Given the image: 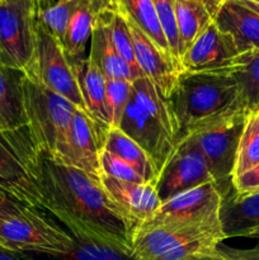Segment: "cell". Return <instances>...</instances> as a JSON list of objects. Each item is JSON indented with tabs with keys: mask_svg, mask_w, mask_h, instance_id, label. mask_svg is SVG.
I'll return each instance as SVG.
<instances>
[{
	"mask_svg": "<svg viewBox=\"0 0 259 260\" xmlns=\"http://www.w3.org/2000/svg\"><path fill=\"white\" fill-rule=\"evenodd\" d=\"M40 169L43 211L63 223L74 238L131 246V228L108 200L99 180L45 154H41Z\"/></svg>",
	"mask_w": 259,
	"mask_h": 260,
	"instance_id": "obj_1",
	"label": "cell"
},
{
	"mask_svg": "<svg viewBox=\"0 0 259 260\" xmlns=\"http://www.w3.org/2000/svg\"><path fill=\"white\" fill-rule=\"evenodd\" d=\"M179 144L196 132L245 112L240 88L231 73H182L169 99Z\"/></svg>",
	"mask_w": 259,
	"mask_h": 260,
	"instance_id": "obj_2",
	"label": "cell"
},
{
	"mask_svg": "<svg viewBox=\"0 0 259 260\" xmlns=\"http://www.w3.org/2000/svg\"><path fill=\"white\" fill-rule=\"evenodd\" d=\"M119 128L147 152L157 173L179 146L178 124L169 101L145 76L132 81L131 98Z\"/></svg>",
	"mask_w": 259,
	"mask_h": 260,
	"instance_id": "obj_3",
	"label": "cell"
},
{
	"mask_svg": "<svg viewBox=\"0 0 259 260\" xmlns=\"http://www.w3.org/2000/svg\"><path fill=\"white\" fill-rule=\"evenodd\" d=\"M27 127L41 154L71 165L70 128L76 108L35 76L23 80Z\"/></svg>",
	"mask_w": 259,
	"mask_h": 260,
	"instance_id": "obj_4",
	"label": "cell"
},
{
	"mask_svg": "<svg viewBox=\"0 0 259 260\" xmlns=\"http://www.w3.org/2000/svg\"><path fill=\"white\" fill-rule=\"evenodd\" d=\"M226 240L221 222L190 228H137L131 238L135 260H221Z\"/></svg>",
	"mask_w": 259,
	"mask_h": 260,
	"instance_id": "obj_5",
	"label": "cell"
},
{
	"mask_svg": "<svg viewBox=\"0 0 259 260\" xmlns=\"http://www.w3.org/2000/svg\"><path fill=\"white\" fill-rule=\"evenodd\" d=\"M41 152L28 127L0 131V189L23 205L43 211Z\"/></svg>",
	"mask_w": 259,
	"mask_h": 260,
	"instance_id": "obj_6",
	"label": "cell"
},
{
	"mask_svg": "<svg viewBox=\"0 0 259 260\" xmlns=\"http://www.w3.org/2000/svg\"><path fill=\"white\" fill-rule=\"evenodd\" d=\"M245 118V112H239L188 137L202 154L222 198L234 189V169Z\"/></svg>",
	"mask_w": 259,
	"mask_h": 260,
	"instance_id": "obj_7",
	"label": "cell"
},
{
	"mask_svg": "<svg viewBox=\"0 0 259 260\" xmlns=\"http://www.w3.org/2000/svg\"><path fill=\"white\" fill-rule=\"evenodd\" d=\"M33 0L0 2V63L29 75L36 63Z\"/></svg>",
	"mask_w": 259,
	"mask_h": 260,
	"instance_id": "obj_8",
	"label": "cell"
},
{
	"mask_svg": "<svg viewBox=\"0 0 259 260\" xmlns=\"http://www.w3.org/2000/svg\"><path fill=\"white\" fill-rule=\"evenodd\" d=\"M0 236L8 250L17 253L61 255L74 246L73 235L48 220L46 212L36 208H28L18 217L3 220Z\"/></svg>",
	"mask_w": 259,
	"mask_h": 260,
	"instance_id": "obj_9",
	"label": "cell"
},
{
	"mask_svg": "<svg viewBox=\"0 0 259 260\" xmlns=\"http://www.w3.org/2000/svg\"><path fill=\"white\" fill-rule=\"evenodd\" d=\"M222 196L210 182L161 202L152 217L139 228H190L221 222Z\"/></svg>",
	"mask_w": 259,
	"mask_h": 260,
	"instance_id": "obj_10",
	"label": "cell"
},
{
	"mask_svg": "<svg viewBox=\"0 0 259 260\" xmlns=\"http://www.w3.org/2000/svg\"><path fill=\"white\" fill-rule=\"evenodd\" d=\"M36 41L35 70L27 76H35L51 90L71 102L76 108L86 112L73 65L60 41L37 22Z\"/></svg>",
	"mask_w": 259,
	"mask_h": 260,
	"instance_id": "obj_11",
	"label": "cell"
},
{
	"mask_svg": "<svg viewBox=\"0 0 259 260\" xmlns=\"http://www.w3.org/2000/svg\"><path fill=\"white\" fill-rule=\"evenodd\" d=\"M230 35L211 23L180 58L182 73H231L240 58Z\"/></svg>",
	"mask_w": 259,
	"mask_h": 260,
	"instance_id": "obj_12",
	"label": "cell"
},
{
	"mask_svg": "<svg viewBox=\"0 0 259 260\" xmlns=\"http://www.w3.org/2000/svg\"><path fill=\"white\" fill-rule=\"evenodd\" d=\"M213 182L202 154L190 139L183 140L157 177L156 188L160 202L185 190Z\"/></svg>",
	"mask_w": 259,
	"mask_h": 260,
	"instance_id": "obj_13",
	"label": "cell"
},
{
	"mask_svg": "<svg viewBox=\"0 0 259 260\" xmlns=\"http://www.w3.org/2000/svg\"><path fill=\"white\" fill-rule=\"evenodd\" d=\"M99 183L119 215L131 228L132 234L152 217L161 202L152 183H130L99 175Z\"/></svg>",
	"mask_w": 259,
	"mask_h": 260,
	"instance_id": "obj_14",
	"label": "cell"
},
{
	"mask_svg": "<svg viewBox=\"0 0 259 260\" xmlns=\"http://www.w3.org/2000/svg\"><path fill=\"white\" fill-rule=\"evenodd\" d=\"M126 18L134 38L137 65L142 71V75L152 81L165 99H169L177 88L180 71L172 58L161 52L128 17Z\"/></svg>",
	"mask_w": 259,
	"mask_h": 260,
	"instance_id": "obj_15",
	"label": "cell"
},
{
	"mask_svg": "<svg viewBox=\"0 0 259 260\" xmlns=\"http://www.w3.org/2000/svg\"><path fill=\"white\" fill-rule=\"evenodd\" d=\"M107 128L96 123L86 112L76 109L70 128L71 167L99 180V156L103 150Z\"/></svg>",
	"mask_w": 259,
	"mask_h": 260,
	"instance_id": "obj_16",
	"label": "cell"
},
{
	"mask_svg": "<svg viewBox=\"0 0 259 260\" xmlns=\"http://www.w3.org/2000/svg\"><path fill=\"white\" fill-rule=\"evenodd\" d=\"M220 221L225 239L253 238L259 240V192L231 190L222 198Z\"/></svg>",
	"mask_w": 259,
	"mask_h": 260,
	"instance_id": "obj_17",
	"label": "cell"
},
{
	"mask_svg": "<svg viewBox=\"0 0 259 260\" xmlns=\"http://www.w3.org/2000/svg\"><path fill=\"white\" fill-rule=\"evenodd\" d=\"M112 12H102L95 15L88 55L93 58L107 79L135 81L131 68L114 46L112 37Z\"/></svg>",
	"mask_w": 259,
	"mask_h": 260,
	"instance_id": "obj_18",
	"label": "cell"
},
{
	"mask_svg": "<svg viewBox=\"0 0 259 260\" xmlns=\"http://www.w3.org/2000/svg\"><path fill=\"white\" fill-rule=\"evenodd\" d=\"M213 22L231 36L240 55L259 51V14L239 0H225Z\"/></svg>",
	"mask_w": 259,
	"mask_h": 260,
	"instance_id": "obj_19",
	"label": "cell"
},
{
	"mask_svg": "<svg viewBox=\"0 0 259 260\" xmlns=\"http://www.w3.org/2000/svg\"><path fill=\"white\" fill-rule=\"evenodd\" d=\"M70 62L78 80L86 112L96 123L108 129L109 117L106 98L107 78L89 55L78 60H70Z\"/></svg>",
	"mask_w": 259,
	"mask_h": 260,
	"instance_id": "obj_20",
	"label": "cell"
},
{
	"mask_svg": "<svg viewBox=\"0 0 259 260\" xmlns=\"http://www.w3.org/2000/svg\"><path fill=\"white\" fill-rule=\"evenodd\" d=\"M223 2L220 0H177L178 33H179L180 55L192 46L201 33L215 20L216 14Z\"/></svg>",
	"mask_w": 259,
	"mask_h": 260,
	"instance_id": "obj_21",
	"label": "cell"
},
{
	"mask_svg": "<svg viewBox=\"0 0 259 260\" xmlns=\"http://www.w3.org/2000/svg\"><path fill=\"white\" fill-rule=\"evenodd\" d=\"M25 74L0 63V131H15L27 127L23 80Z\"/></svg>",
	"mask_w": 259,
	"mask_h": 260,
	"instance_id": "obj_22",
	"label": "cell"
},
{
	"mask_svg": "<svg viewBox=\"0 0 259 260\" xmlns=\"http://www.w3.org/2000/svg\"><path fill=\"white\" fill-rule=\"evenodd\" d=\"M103 149L117 155L123 161L131 165L145 182L156 184L159 173L152 159L135 140L127 136L121 128L109 127L107 129Z\"/></svg>",
	"mask_w": 259,
	"mask_h": 260,
	"instance_id": "obj_23",
	"label": "cell"
},
{
	"mask_svg": "<svg viewBox=\"0 0 259 260\" xmlns=\"http://www.w3.org/2000/svg\"><path fill=\"white\" fill-rule=\"evenodd\" d=\"M29 255L33 260H135L131 246L89 238H74L71 250L61 255Z\"/></svg>",
	"mask_w": 259,
	"mask_h": 260,
	"instance_id": "obj_24",
	"label": "cell"
},
{
	"mask_svg": "<svg viewBox=\"0 0 259 260\" xmlns=\"http://www.w3.org/2000/svg\"><path fill=\"white\" fill-rule=\"evenodd\" d=\"M94 20H95V13L89 0H81L69 22L65 36L61 42L69 60L86 57L85 47L88 40L91 38Z\"/></svg>",
	"mask_w": 259,
	"mask_h": 260,
	"instance_id": "obj_25",
	"label": "cell"
},
{
	"mask_svg": "<svg viewBox=\"0 0 259 260\" xmlns=\"http://www.w3.org/2000/svg\"><path fill=\"white\" fill-rule=\"evenodd\" d=\"M123 7L124 15L128 17L157 46L161 52L172 58L169 46L157 19L152 0H123Z\"/></svg>",
	"mask_w": 259,
	"mask_h": 260,
	"instance_id": "obj_26",
	"label": "cell"
},
{
	"mask_svg": "<svg viewBox=\"0 0 259 260\" xmlns=\"http://www.w3.org/2000/svg\"><path fill=\"white\" fill-rule=\"evenodd\" d=\"M240 88L241 102L246 114H259V55L244 53L233 70Z\"/></svg>",
	"mask_w": 259,
	"mask_h": 260,
	"instance_id": "obj_27",
	"label": "cell"
},
{
	"mask_svg": "<svg viewBox=\"0 0 259 260\" xmlns=\"http://www.w3.org/2000/svg\"><path fill=\"white\" fill-rule=\"evenodd\" d=\"M259 164V114H246L243 134L239 141L234 177L248 172Z\"/></svg>",
	"mask_w": 259,
	"mask_h": 260,
	"instance_id": "obj_28",
	"label": "cell"
},
{
	"mask_svg": "<svg viewBox=\"0 0 259 260\" xmlns=\"http://www.w3.org/2000/svg\"><path fill=\"white\" fill-rule=\"evenodd\" d=\"M81 0H60L57 4L36 13V22L51 36L62 42L66 28Z\"/></svg>",
	"mask_w": 259,
	"mask_h": 260,
	"instance_id": "obj_29",
	"label": "cell"
},
{
	"mask_svg": "<svg viewBox=\"0 0 259 260\" xmlns=\"http://www.w3.org/2000/svg\"><path fill=\"white\" fill-rule=\"evenodd\" d=\"M175 2L177 0H152L155 10H156L157 19L163 28L168 46H169L170 55L173 61L180 71V42L179 33H178L177 14H175Z\"/></svg>",
	"mask_w": 259,
	"mask_h": 260,
	"instance_id": "obj_30",
	"label": "cell"
},
{
	"mask_svg": "<svg viewBox=\"0 0 259 260\" xmlns=\"http://www.w3.org/2000/svg\"><path fill=\"white\" fill-rule=\"evenodd\" d=\"M112 37H113L114 46H116L119 55L123 57V60L131 68L135 80L144 78L142 71L140 70L139 65H137L136 56H135L134 38H132V33L130 30L126 15L119 14V13L112 14Z\"/></svg>",
	"mask_w": 259,
	"mask_h": 260,
	"instance_id": "obj_31",
	"label": "cell"
},
{
	"mask_svg": "<svg viewBox=\"0 0 259 260\" xmlns=\"http://www.w3.org/2000/svg\"><path fill=\"white\" fill-rule=\"evenodd\" d=\"M132 91V81L107 79L106 98L107 111L109 117V127L119 128L122 117L128 106Z\"/></svg>",
	"mask_w": 259,
	"mask_h": 260,
	"instance_id": "obj_32",
	"label": "cell"
},
{
	"mask_svg": "<svg viewBox=\"0 0 259 260\" xmlns=\"http://www.w3.org/2000/svg\"><path fill=\"white\" fill-rule=\"evenodd\" d=\"M99 169H101L102 175H107V177L122 180V182L146 183L131 165L104 149L102 150L101 156H99Z\"/></svg>",
	"mask_w": 259,
	"mask_h": 260,
	"instance_id": "obj_33",
	"label": "cell"
},
{
	"mask_svg": "<svg viewBox=\"0 0 259 260\" xmlns=\"http://www.w3.org/2000/svg\"><path fill=\"white\" fill-rule=\"evenodd\" d=\"M233 188L238 193L259 192V164L234 178Z\"/></svg>",
	"mask_w": 259,
	"mask_h": 260,
	"instance_id": "obj_34",
	"label": "cell"
},
{
	"mask_svg": "<svg viewBox=\"0 0 259 260\" xmlns=\"http://www.w3.org/2000/svg\"><path fill=\"white\" fill-rule=\"evenodd\" d=\"M28 208L30 207L23 205L22 202H19L14 197H12V196L5 193L3 189H0V217L3 220L22 216L23 213L27 212Z\"/></svg>",
	"mask_w": 259,
	"mask_h": 260,
	"instance_id": "obj_35",
	"label": "cell"
},
{
	"mask_svg": "<svg viewBox=\"0 0 259 260\" xmlns=\"http://www.w3.org/2000/svg\"><path fill=\"white\" fill-rule=\"evenodd\" d=\"M217 250L221 260H259V243L251 249H235L220 244Z\"/></svg>",
	"mask_w": 259,
	"mask_h": 260,
	"instance_id": "obj_36",
	"label": "cell"
},
{
	"mask_svg": "<svg viewBox=\"0 0 259 260\" xmlns=\"http://www.w3.org/2000/svg\"><path fill=\"white\" fill-rule=\"evenodd\" d=\"M95 15L102 12L119 13L124 15L123 0H89Z\"/></svg>",
	"mask_w": 259,
	"mask_h": 260,
	"instance_id": "obj_37",
	"label": "cell"
},
{
	"mask_svg": "<svg viewBox=\"0 0 259 260\" xmlns=\"http://www.w3.org/2000/svg\"><path fill=\"white\" fill-rule=\"evenodd\" d=\"M0 260H33V258L28 253H17L0 249Z\"/></svg>",
	"mask_w": 259,
	"mask_h": 260,
	"instance_id": "obj_38",
	"label": "cell"
},
{
	"mask_svg": "<svg viewBox=\"0 0 259 260\" xmlns=\"http://www.w3.org/2000/svg\"><path fill=\"white\" fill-rule=\"evenodd\" d=\"M60 0H33L35 3V10L37 12H42V10L47 9V8L52 7V5L57 4Z\"/></svg>",
	"mask_w": 259,
	"mask_h": 260,
	"instance_id": "obj_39",
	"label": "cell"
},
{
	"mask_svg": "<svg viewBox=\"0 0 259 260\" xmlns=\"http://www.w3.org/2000/svg\"><path fill=\"white\" fill-rule=\"evenodd\" d=\"M239 2H240L241 4L245 5V7H248L249 9L254 10V12L259 14V3L253 2V0H239Z\"/></svg>",
	"mask_w": 259,
	"mask_h": 260,
	"instance_id": "obj_40",
	"label": "cell"
},
{
	"mask_svg": "<svg viewBox=\"0 0 259 260\" xmlns=\"http://www.w3.org/2000/svg\"><path fill=\"white\" fill-rule=\"evenodd\" d=\"M2 223H3V218L0 217V228H2ZM0 249H5V250H8L7 246H5V244H4V241H3L2 236H0Z\"/></svg>",
	"mask_w": 259,
	"mask_h": 260,
	"instance_id": "obj_41",
	"label": "cell"
},
{
	"mask_svg": "<svg viewBox=\"0 0 259 260\" xmlns=\"http://www.w3.org/2000/svg\"><path fill=\"white\" fill-rule=\"evenodd\" d=\"M254 52H255V53H258V55H259V51H254Z\"/></svg>",
	"mask_w": 259,
	"mask_h": 260,
	"instance_id": "obj_42",
	"label": "cell"
},
{
	"mask_svg": "<svg viewBox=\"0 0 259 260\" xmlns=\"http://www.w3.org/2000/svg\"><path fill=\"white\" fill-rule=\"evenodd\" d=\"M253 2H256V3H259V0H253Z\"/></svg>",
	"mask_w": 259,
	"mask_h": 260,
	"instance_id": "obj_43",
	"label": "cell"
},
{
	"mask_svg": "<svg viewBox=\"0 0 259 260\" xmlns=\"http://www.w3.org/2000/svg\"><path fill=\"white\" fill-rule=\"evenodd\" d=\"M220 2H225V0H220Z\"/></svg>",
	"mask_w": 259,
	"mask_h": 260,
	"instance_id": "obj_44",
	"label": "cell"
},
{
	"mask_svg": "<svg viewBox=\"0 0 259 260\" xmlns=\"http://www.w3.org/2000/svg\"><path fill=\"white\" fill-rule=\"evenodd\" d=\"M0 2H3V0H0Z\"/></svg>",
	"mask_w": 259,
	"mask_h": 260,
	"instance_id": "obj_45",
	"label": "cell"
}]
</instances>
